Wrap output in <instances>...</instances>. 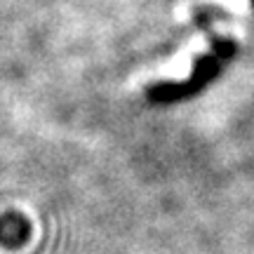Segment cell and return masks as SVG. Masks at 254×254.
I'll return each instance as SVG.
<instances>
[{"label":"cell","instance_id":"cell-1","mask_svg":"<svg viewBox=\"0 0 254 254\" xmlns=\"http://www.w3.org/2000/svg\"><path fill=\"white\" fill-rule=\"evenodd\" d=\"M224 62L214 52L200 55L193 64V73L186 82H158L153 87H148V99L155 104H174V101L195 97L200 90H205L209 82L221 73Z\"/></svg>","mask_w":254,"mask_h":254},{"label":"cell","instance_id":"cell-2","mask_svg":"<svg viewBox=\"0 0 254 254\" xmlns=\"http://www.w3.org/2000/svg\"><path fill=\"white\" fill-rule=\"evenodd\" d=\"M236 43L233 40H226V38H214L212 40V52L221 59V62H228V59H233L236 57Z\"/></svg>","mask_w":254,"mask_h":254},{"label":"cell","instance_id":"cell-3","mask_svg":"<svg viewBox=\"0 0 254 254\" xmlns=\"http://www.w3.org/2000/svg\"><path fill=\"white\" fill-rule=\"evenodd\" d=\"M252 7H254V0H252Z\"/></svg>","mask_w":254,"mask_h":254}]
</instances>
